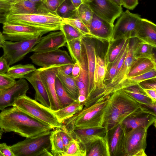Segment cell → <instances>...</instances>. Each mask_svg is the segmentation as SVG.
Masks as SVG:
<instances>
[{
  "label": "cell",
  "mask_w": 156,
  "mask_h": 156,
  "mask_svg": "<svg viewBox=\"0 0 156 156\" xmlns=\"http://www.w3.org/2000/svg\"><path fill=\"white\" fill-rule=\"evenodd\" d=\"M58 129L63 143L65 151L69 143L73 137L65 124H63L62 126L58 128Z\"/></svg>",
  "instance_id": "obj_47"
},
{
  "label": "cell",
  "mask_w": 156,
  "mask_h": 156,
  "mask_svg": "<svg viewBox=\"0 0 156 156\" xmlns=\"http://www.w3.org/2000/svg\"><path fill=\"white\" fill-rule=\"evenodd\" d=\"M29 89V84L25 78L16 81L14 86L0 93V110L12 106L15 99L26 95Z\"/></svg>",
  "instance_id": "obj_18"
},
{
  "label": "cell",
  "mask_w": 156,
  "mask_h": 156,
  "mask_svg": "<svg viewBox=\"0 0 156 156\" xmlns=\"http://www.w3.org/2000/svg\"><path fill=\"white\" fill-rule=\"evenodd\" d=\"M0 128L5 133L15 132L26 138L54 129L14 106L1 110Z\"/></svg>",
  "instance_id": "obj_2"
},
{
  "label": "cell",
  "mask_w": 156,
  "mask_h": 156,
  "mask_svg": "<svg viewBox=\"0 0 156 156\" xmlns=\"http://www.w3.org/2000/svg\"><path fill=\"white\" fill-rule=\"evenodd\" d=\"M136 101L148 108L154 103L138 84L122 90Z\"/></svg>",
  "instance_id": "obj_29"
},
{
  "label": "cell",
  "mask_w": 156,
  "mask_h": 156,
  "mask_svg": "<svg viewBox=\"0 0 156 156\" xmlns=\"http://www.w3.org/2000/svg\"><path fill=\"white\" fill-rule=\"evenodd\" d=\"M85 149L86 156H110L107 133L105 136H98L94 138Z\"/></svg>",
  "instance_id": "obj_26"
},
{
  "label": "cell",
  "mask_w": 156,
  "mask_h": 156,
  "mask_svg": "<svg viewBox=\"0 0 156 156\" xmlns=\"http://www.w3.org/2000/svg\"><path fill=\"white\" fill-rule=\"evenodd\" d=\"M154 48L151 45L138 40L134 51L135 59L144 58H149L156 62L155 56L153 52Z\"/></svg>",
  "instance_id": "obj_36"
},
{
  "label": "cell",
  "mask_w": 156,
  "mask_h": 156,
  "mask_svg": "<svg viewBox=\"0 0 156 156\" xmlns=\"http://www.w3.org/2000/svg\"><path fill=\"white\" fill-rule=\"evenodd\" d=\"M76 9L83 3L82 0H70Z\"/></svg>",
  "instance_id": "obj_56"
},
{
  "label": "cell",
  "mask_w": 156,
  "mask_h": 156,
  "mask_svg": "<svg viewBox=\"0 0 156 156\" xmlns=\"http://www.w3.org/2000/svg\"><path fill=\"white\" fill-rule=\"evenodd\" d=\"M0 151L3 156H15L10 146L7 145L5 143L0 144Z\"/></svg>",
  "instance_id": "obj_50"
},
{
  "label": "cell",
  "mask_w": 156,
  "mask_h": 156,
  "mask_svg": "<svg viewBox=\"0 0 156 156\" xmlns=\"http://www.w3.org/2000/svg\"><path fill=\"white\" fill-rule=\"evenodd\" d=\"M83 103L75 101L66 107L56 111L51 110L58 121L63 123L65 120L80 112L84 107Z\"/></svg>",
  "instance_id": "obj_31"
},
{
  "label": "cell",
  "mask_w": 156,
  "mask_h": 156,
  "mask_svg": "<svg viewBox=\"0 0 156 156\" xmlns=\"http://www.w3.org/2000/svg\"><path fill=\"white\" fill-rule=\"evenodd\" d=\"M156 47V25L152 22L141 18L136 29L133 38Z\"/></svg>",
  "instance_id": "obj_19"
},
{
  "label": "cell",
  "mask_w": 156,
  "mask_h": 156,
  "mask_svg": "<svg viewBox=\"0 0 156 156\" xmlns=\"http://www.w3.org/2000/svg\"><path fill=\"white\" fill-rule=\"evenodd\" d=\"M143 112L156 116V114L140 104L122 90L110 96L105 108L103 126L108 132L122 123L128 117Z\"/></svg>",
  "instance_id": "obj_1"
},
{
  "label": "cell",
  "mask_w": 156,
  "mask_h": 156,
  "mask_svg": "<svg viewBox=\"0 0 156 156\" xmlns=\"http://www.w3.org/2000/svg\"><path fill=\"white\" fill-rule=\"evenodd\" d=\"M0 156H3V154L0 151Z\"/></svg>",
  "instance_id": "obj_62"
},
{
  "label": "cell",
  "mask_w": 156,
  "mask_h": 156,
  "mask_svg": "<svg viewBox=\"0 0 156 156\" xmlns=\"http://www.w3.org/2000/svg\"><path fill=\"white\" fill-rule=\"evenodd\" d=\"M16 81L6 74H0V93L14 86Z\"/></svg>",
  "instance_id": "obj_45"
},
{
  "label": "cell",
  "mask_w": 156,
  "mask_h": 156,
  "mask_svg": "<svg viewBox=\"0 0 156 156\" xmlns=\"http://www.w3.org/2000/svg\"><path fill=\"white\" fill-rule=\"evenodd\" d=\"M127 130L122 124L108 132L110 156H122L123 144Z\"/></svg>",
  "instance_id": "obj_20"
},
{
  "label": "cell",
  "mask_w": 156,
  "mask_h": 156,
  "mask_svg": "<svg viewBox=\"0 0 156 156\" xmlns=\"http://www.w3.org/2000/svg\"><path fill=\"white\" fill-rule=\"evenodd\" d=\"M129 41L130 40L124 45L115 60L108 66L107 69L104 81L105 87L106 84L109 83L115 75L120 60L128 44L129 43Z\"/></svg>",
  "instance_id": "obj_43"
},
{
  "label": "cell",
  "mask_w": 156,
  "mask_h": 156,
  "mask_svg": "<svg viewBox=\"0 0 156 156\" xmlns=\"http://www.w3.org/2000/svg\"><path fill=\"white\" fill-rule=\"evenodd\" d=\"M55 85L59 109L65 108L75 101L69 95L57 77L55 80Z\"/></svg>",
  "instance_id": "obj_37"
},
{
  "label": "cell",
  "mask_w": 156,
  "mask_h": 156,
  "mask_svg": "<svg viewBox=\"0 0 156 156\" xmlns=\"http://www.w3.org/2000/svg\"><path fill=\"white\" fill-rule=\"evenodd\" d=\"M5 22L34 27L48 29L52 31L60 30L63 19L55 13L16 14L8 15Z\"/></svg>",
  "instance_id": "obj_5"
},
{
  "label": "cell",
  "mask_w": 156,
  "mask_h": 156,
  "mask_svg": "<svg viewBox=\"0 0 156 156\" xmlns=\"http://www.w3.org/2000/svg\"><path fill=\"white\" fill-rule=\"evenodd\" d=\"M51 13L56 14L49 10L43 3H35L28 0H19L12 4L9 15Z\"/></svg>",
  "instance_id": "obj_21"
},
{
  "label": "cell",
  "mask_w": 156,
  "mask_h": 156,
  "mask_svg": "<svg viewBox=\"0 0 156 156\" xmlns=\"http://www.w3.org/2000/svg\"><path fill=\"white\" fill-rule=\"evenodd\" d=\"M93 38L87 35H84L81 38L82 44L86 55L88 73V90L89 99L85 106H88L95 102L104 96L97 90L95 88L94 76L95 66V56L96 51Z\"/></svg>",
  "instance_id": "obj_9"
},
{
  "label": "cell",
  "mask_w": 156,
  "mask_h": 156,
  "mask_svg": "<svg viewBox=\"0 0 156 156\" xmlns=\"http://www.w3.org/2000/svg\"><path fill=\"white\" fill-rule=\"evenodd\" d=\"M12 106L54 129L60 128L63 124L58 121L50 109L26 95L16 98Z\"/></svg>",
  "instance_id": "obj_6"
},
{
  "label": "cell",
  "mask_w": 156,
  "mask_h": 156,
  "mask_svg": "<svg viewBox=\"0 0 156 156\" xmlns=\"http://www.w3.org/2000/svg\"><path fill=\"white\" fill-rule=\"evenodd\" d=\"M42 35L28 40L12 42L5 40L2 56L10 66L22 59L39 41Z\"/></svg>",
  "instance_id": "obj_8"
},
{
  "label": "cell",
  "mask_w": 156,
  "mask_h": 156,
  "mask_svg": "<svg viewBox=\"0 0 156 156\" xmlns=\"http://www.w3.org/2000/svg\"><path fill=\"white\" fill-rule=\"evenodd\" d=\"M65 0H47L45 5L49 10L56 14L57 9Z\"/></svg>",
  "instance_id": "obj_48"
},
{
  "label": "cell",
  "mask_w": 156,
  "mask_h": 156,
  "mask_svg": "<svg viewBox=\"0 0 156 156\" xmlns=\"http://www.w3.org/2000/svg\"><path fill=\"white\" fill-rule=\"evenodd\" d=\"M82 2L94 14L112 24L123 12L122 6L110 0H82Z\"/></svg>",
  "instance_id": "obj_13"
},
{
  "label": "cell",
  "mask_w": 156,
  "mask_h": 156,
  "mask_svg": "<svg viewBox=\"0 0 156 156\" xmlns=\"http://www.w3.org/2000/svg\"><path fill=\"white\" fill-rule=\"evenodd\" d=\"M60 30L63 33L66 42L75 39L81 38L84 35L78 30L66 23H63L61 25Z\"/></svg>",
  "instance_id": "obj_42"
},
{
  "label": "cell",
  "mask_w": 156,
  "mask_h": 156,
  "mask_svg": "<svg viewBox=\"0 0 156 156\" xmlns=\"http://www.w3.org/2000/svg\"><path fill=\"white\" fill-rule=\"evenodd\" d=\"M154 69H156V62L144 58L135 59L131 66L127 78L142 74Z\"/></svg>",
  "instance_id": "obj_28"
},
{
  "label": "cell",
  "mask_w": 156,
  "mask_h": 156,
  "mask_svg": "<svg viewBox=\"0 0 156 156\" xmlns=\"http://www.w3.org/2000/svg\"><path fill=\"white\" fill-rule=\"evenodd\" d=\"M9 68L6 60L2 56L0 57V74H6Z\"/></svg>",
  "instance_id": "obj_52"
},
{
  "label": "cell",
  "mask_w": 156,
  "mask_h": 156,
  "mask_svg": "<svg viewBox=\"0 0 156 156\" xmlns=\"http://www.w3.org/2000/svg\"><path fill=\"white\" fill-rule=\"evenodd\" d=\"M30 58L33 63L42 68L75 63L66 51L59 49L47 52H34Z\"/></svg>",
  "instance_id": "obj_12"
},
{
  "label": "cell",
  "mask_w": 156,
  "mask_h": 156,
  "mask_svg": "<svg viewBox=\"0 0 156 156\" xmlns=\"http://www.w3.org/2000/svg\"><path fill=\"white\" fill-rule=\"evenodd\" d=\"M69 131L73 138L77 140L84 149L87 144L94 138L98 136H105L108 133L104 127L76 129Z\"/></svg>",
  "instance_id": "obj_24"
},
{
  "label": "cell",
  "mask_w": 156,
  "mask_h": 156,
  "mask_svg": "<svg viewBox=\"0 0 156 156\" xmlns=\"http://www.w3.org/2000/svg\"><path fill=\"white\" fill-rule=\"evenodd\" d=\"M129 39H123L118 44H115V42L110 41L106 52L105 55L104 61L106 69L116 59L123 48L129 41Z\"/></svg>",
  "instance_id": "obj_33"
},
{
  "label": "cell",
  "mask_w": 156,
  "mask_h": 156,
  "mask_svg": "<svg viewBox=\"0 0 156 156\" xmlns=\"http://www.w3.org/2000/svg\"><path fill=\"white\" fill-rule=\"evenodd\" d=\"M4 132V130L1 128L0 129V139H1L2 137V136L3 132Z\"/></svg>",
  "instance_id": "obj_61"
},
{
  "label": "cell",
  "mask_w": 156,
  "mask_h": 156,
  "mask_svg": "<svg viewBox=\"0 0 156 156\" xmlns=\"http://www.w3.org/2000/svg\"><path fill=\"white\" fill-rule=\"evenodd\" d=\"M122 5L128 9L133 10L138 4V0H121Z\"/></svg>",
  "instance_id": "obj_51"
},
{
  "label": "cell",
  "mask_w": 156,
  "mask_h": 156,
  "mask_svg": "<svg viewBox=\"0 0 156 156\" xmlns=\"http://www.w3.org/2000/svg\"><path fill=\"white\" fill-rule=\"evenodd\" d=\"M37 3H42L45 5L47 0H28Z\"/></svg>",
  "instance_id": "obj_58"
},
{
  "label": "cell",
  "mask_w": 156,
  "mask_h": 156,
  "mask_svg": "<svg viewBox=\"0 0 156 156\" xmlns=\"http://www.w3.org/2000/svg\"><path fill=\"white\" fill-rule=\"evenodd\" d=\"M50 32L41 37L39 41L32 49L30 52H43L55 50L65 46L66 41L61 30Z\"/></svg>",
  "instance_id": "obj_17"
},
{
  "label": "cell",
  "mask_w": 156,
  "mask_h": 156,
  "mask_svg": "<svg viewBox=\"0 0 156 156\" xmlns=\"http://www.w3.org/2000/svg\"><path fill=\"white\" fill-rule=\"evenodd\" d=\"M110 96L100 99L88 107H84L81 111L65 120L63 123L69 131L104 127L105 111Z\"/></svg>",
  "instance_id": "obj_3"
},
{
  "label": "cell",
  "mask_w": 156,
  "mask_h": 156,
  "mask_svg": "<svg viewBox=\"0 0 156 156\" xmlns=\"http://www.w3.org/2000/svg\"><path fill=\"white\" fill-rule=\"evenodd\" d=\"M133 38L132 43L130 44L129 43L126 58L120 70L105 86V93L106 95H110L112 90L127 78L131 66L135 59L134 56V51L138 40L136 38Z\"/></svg>",
  "instance_id": "obj_15"
},
{
  "label": "cell",
  "mask_w": 156,
  "mask_h": 156,
  "mask_svg": "<svg viewBox=\"0 0 156 156\" xmlns=\"http://www.w3.org/2000/svg\"><path fill=\"white\" fill-rule=\"evenodd\" d=\"M36 70V68L32 64H20L10 67L6 74L14 79H21Z\"/></svg>",
  "instance_id": "obj_35"
},
{
  "label": "cell",
  "mask_w": 156,
  "mask_h": 156,
  "mask_svg": "<svg viewBox=\"0 0 156 156\" xmlns=\"http://www.w3.org/2000/svg\"><path fill=\"white\" fill-rule=\"evenodd\" d=\"M156 78V69H154L146 73L135 76L127 78L112 90L114 92L127 87L137 84L145 80Z\"/></svg>",
  "instance_id": "obj_32"
},
{
  "label": "cell",
  "mask_w": 156,
  "mask_h": 156,
  "mask_svg": "<svg viewBox=\"0 0 156 156\" xmlns=\"http://www.w3.org/2000/svg\"><path fill=\"white\" fill-rule=\"evenodd\" d=\"M51 153L52 156H63L65 152L63 143L58 128L51 130L50 135Z\"/></svg>",
  "instance_id": "obj_34"
},
{
  "label": "cell",
  "mask_w": 156,
  "mask_h": 156,
  "mask_svg": "<svg viewBox=\"0 0 156 156\" xmlns=\"http://www.w3.org/2000/svg\"><path fill=\"white\" fill-rule=\"evenodd\" d=\"M81 70L80 65L78 62H75L72 70V75L73 77L75 79L79 76Z\"/></svg>",
  "instance_id": "obj_54"
},
{
  "label": "cell",
  "mask_w": 156,
  "mask_h": 156,
  "mask_svg": "<svg viewBox=\"0 0 156 156\" xmlns=\"http://www.w3.org/2000/svg\"><path fill=\"white\" fill-rule=\"evenodd\" d=\"M19 0H0V1H3L8 2L11 3L12 4L18 2Z\"/></svg>",
  "instance_id": "obj_60"
},
{
  "label": "cell",
  "mask_w": 156,
  "mask_h": 156,
  "mask_svg": "<svg viewBox=\"0 0 156 156\" xmlns=\"http://www.w3.org/2000/svg\"><path fill=\"white\" fill-rule=\"evenodd\" d=\"M76 9L70 0H65L56 11V14L62 19L76 16Z\"/></svg>",
  "instance_id": "obj_41"
},
{
  "label": "cell",
  "mask_w": 156,
  "mask_h": 156,
  "mask_svg": "<svg viewBox=\"0 0 156 156\" xmlns=\"http://www.w3.org/2000/svg\"><path fill=\"white\" fill-rule=\"evenodd\" d=\"M147 129L140 128L127 131L123 144L122 156H147Z\"/></svg>",
  "instance_id": "obj_7"
},
{
  "label": "cell",
  "mask_w": 156,
  "mask_h": 156,
  "mask_svg": "<svg viewBox=\"0 0 156 156\" xmlns=\"http://www.w3.org/2000/svg\"><path fill=\"white\" fill-rule=\"evenodd\" d=\"M70 56L75 63L79 62L82 55L81 38H78L66 42Z\"/></svg>",
  "instance_id": "obj_38"
},
{
  "label": "cell",
  "mask_w": 156,
  "mask_h": 156,
  "mask_svg": "<svg viewBox=\"0 0 156 156\" xmlns=\"http://www.w3.org/2000/svg\"><path fill=\"white\" fill-rule=\"evenodd\" d=\"M147 96L154 102H156V90L151 89H144Z\"/></svg>",
  "instance_id": "obj_55"
},
{
  "label": "cell",
  "mask_w": 156,
  "mask_h": 156,
  "mask_svg": "<svg viewBox=\"0 0 156 156\" xmlns=\"http://www.w3.org/2000/svg\"><path fill=\"white\" fill-rule=\"evenodd\" d=\"M112 2L118 5V6H122V3L121 0H110Z\"/></svg>",
  "instance_id": "obj_59"
},
{
  "label": "cell",
  "mask_w": 156,
  "mask_h": 156,
  "mask_svg": "<svg viewBox=\"0 0 156 156\" xmlns=\"http://www.w3.org/2000/svg\"><path fill=\"white\" fill-rule=\"evenodd\" d=\"M74 64V63L61 66L60 67V70L66 75L72 76V70Z\"/></svg>",
  "instance_id": "obj_53"
},
{
  "label": "cell",
  "mask_w": 156,
  "mask_h": 156,
  "mask_svg": "<svg viewBox=\"0 0 156 156\" xmlns=\"http://www.w3.org/2000/svg\"><path fill=\"white\" fill-rule=\"evenodd\" d=\"M51 130L26 138L10 146L15 156H52L50 141Z\"/></svg>",
  "instance_id": "obj_4"
},
{
  "label": "cell",
  "mask_w": 156,
  "mask_h": 156,
  "mask_svg": "<svg viewBox=\"0 0 156 156\" xmlns=\"http://www.w3.org/2000/svg\"><path fill=\"white\" fill-rule=\"evenodd\" d=\"M150 80V79H149ZM147 80L138 84L143 89H151L156 90V78Z\"/></svg>",
  "instance_id": "obj_49"
},
{
  "label": "cell",
  "mask_w": 156,
  "mask_h": 156,
  "mask_svg": "<svg viewBox=\"0 0 156 156\" xmlns=\"http://www.w3.org/2000/svg\"><path fill=\"white\" fill-rule=\"evenodd\" d=\"M114 24L99 17L94 14L91 23L88 28V35L102 42H109L112 39Z\"/></svg>",
  "instance_id": "obj_16"
},
{
  "label": "cell",
  "mask_w": 156,
  "mask_h": 156,
  "mask_svg": "<svg viewBox=\"0 0 156 156\" xmlns=\"http://www.w3.org/2000/svg\"><path fill=\"white\" fill-rule=\"evenodd\" d=\"M95 62L94 76L95 88L102 95L106 96L105 94V85L104 82L106 69L104 60L96 53L95 56Z\"/></svg>",
  "instance_id": "obj_27"
},
{
  "label": "cell",
  "mask_w": 156,
  "mask_h": 156,
  "mask_svg": "<svg viewBox=\"0 0 156 156\" xmlns=\"http://www.w3.org/2000/svg\"><path fill=\"white\" fill-rule=\"evenodd\" d=\"M56 77L69 95L75 101L78 100L79 92L75 78L72 76L64 74L60 70V68L56 74Z\"/></svg>",
  "instance_id": "obj_30"
},
{
  "label": "cell",
  "mask_w": 156,
  "mask_h": 156,
  "mask_svg": "<svg viewBox=\"0 0 156 156\" xmlns=\"http://www.w3.org/2000/svg\"><path fill=\"white\" fill-rule=\"evenodd\" d=\"M3 24L2 34L5 40L22 41L53 31L50 29L11 24L7 22H5Z\"/></svg>",
  "instance_id": "obj_11"
},
{
  "label": "cell",
  "mask_w": 156,
  "mask_h": 156,
  "mask_svg": "<svg viewBox=\"0 0 156 156\" xmlns=\"http://www.w3.org/2000/svg\"><path fill=\"white\" fill-rule=\"evenodd\" d=\"M93 14L91 9L83 3L76 10V17L79 18L88 28L92 21Z\"/></svg>",
  "instance_id": "obj_40"
},
{
  "label": "cell",
  "mask_w": 156,
  "mask_h": 156,
  "mask_svg": "<svg viewBox=\"0 0 156 156\" xmlns=\"http://www.w3.org/2000/svg\"><path fill=\"white\" fill-rule=\"evenodd\" d=\"M12 4L8 2L0 1V23L3 24L6 22Z\"/></svg>",
  "instance_id": "obj_46"
},
{
  "label": "cell",
  "mask_w": 156,
  "mask_h": 156,
  "mask_svg": "<svg viewBox=\"0 0 156 156\" xmlns=\"http://www.w3.org/2000/svg\"><path fill=\"white\" fill-rule=\"evenodd\" d=\"M119 17L114 26L112 42L133 38L136 26L141 18L139 14L132 13L128 10L123 12Z\"/></svg>",
  "instance_id": "obj_10"
},
{
  "label": "cell",
  "mask_w": 156,
  "mask_h": 156,
  "mask_svg": "<svg viewBox=\"0 0 156 156\" xmlns=\"http://www.w3.org/2000/svg\"><path fill=\"white\" fill-rule=\"evenodd\" d=\"M62 19L63 23L71 25L80 31L84 35L89 34V31L87 27L77 17L75 16Z\"/></svg>",
  "instance_id": "obj_44"
},
{
  "label": "cell",
  "mask_w": 156,
  "mask_h": 156,
  "mask_svg": "<svg viewBox=\"0 0 156 156\" xmlns=\"http://www.w3.org/2000/svg\"><path fill=\"white\" fill-rule=\"evenodd\" d=\"M63 156H86V152L78 141L73 138L69 143Z\"/></svg>",
  "instance_id": "obj_39"
},
{
  "label": "cell",
  "mask_w": 156,
  "mask_h": 156,
  "mask_svg": "<svg viewBox=\"0 0 156 156\" xmlns=\"http://www.w3.org/2000/svg\"><path fill=\"white\" fill-rule=\"evenodd\" d=\"M23 78L27 80L34 89L35 100L50 109V103L48 94L37 69L25 76Z\"/></svg>",
  "instance_id": "obj_22"
},
{
  "label": "cell",
  "mask_w": 156,
  "mask_h": 156,
  "mask_svg": "<svg viewBox=\"0 0 156 156\" xmlns=\"http://www.w3.org/2000/svg\"><path fill=\"white\" fill-rule=\"evenodd\" d=\"M60 66L41 67L37 69L48 94L50 103V109L52 111L59 109V106L55 88L56 74Z\"/></svg>",
  "instance_id": "obj_14"
},
{
  "label": "cell",
  "mask_w": 156,
  "mask_h": 156,
  "mask_svg": "<svg viewBox=\"0 0 156 156\" xmlns=\"http://www.w3.org/2000/svg\"><path fill=\"white\" fill-rule=\"evenodd\" d=\"M82 47L81 56L78 62L80 67V72L78 77L75 79L78 88L79 95L83 96L86 98V101L84 104L85 106L89 99L88 73L86 55L82 44Z\"/></svg>",
  "instance_id": "obj_23"
},
{
  "label": "cell",
  "mask_w": 156,
  "mask_h": 156,
  "mask_svg": "<svg viewBox=\"0 0 156 156\" xmlns=\"http://www.w3.org/2000/svg\"><path fill=\"white\" fill-rule=\"evenodd\" d=\"M156 116L147 112H143L128 117L122 123L127 131L133 129L143 128L148 129L154 123Z\"/></svg>",
  "instance_id": "obj_25"
},
{
  "label": "cell",
  "mask_w": 156,
  "mask_h": 156,
  "mask_svg": "<svg viewBox=\"0 0 156 156\" xmlns=\"http://www.w3.org/2000/svg\"><path fill=\"white\" fill-rule=\"evenodd\" d=\"M4 37L2 33L0 31V48H2L5 42Z\"/></svg>",
  "instance_id": "obj_57"
}]
</instances>
